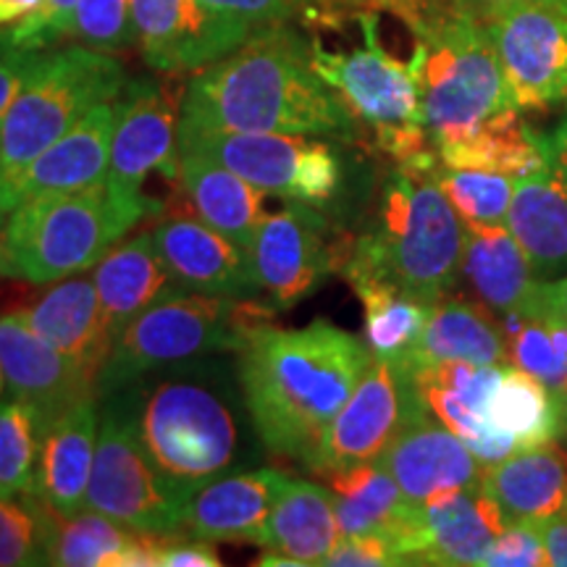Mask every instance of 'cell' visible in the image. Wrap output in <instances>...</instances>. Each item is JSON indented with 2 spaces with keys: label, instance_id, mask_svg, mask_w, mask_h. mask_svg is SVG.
Returning <instances> with one entry per match:
<instances>
[{
  "label": "cell",
  "instance_id": "1",
  "mask_svg": "<svg viewBox=\"0 0 567 567\" xmlns=\"http://www.w3.org/2000/svg\"><path fill=\"white\" fill-rule=\"evenodd\" d=\"M179 124L342 142L358 137V118L313 69L310 42L287 24L197 69L184 90Z\"/></svg>",
  "mask_w": 567,
  "mask_h": 567
},
{
  "label": "cell",
  "instance_id": "2",
  "mask_svg": "<svg viewBox=\"0 0 567 567\" xmlns=\"http://www.w3.org/2000/svg\"><path fill=\"white\" fill-rule=\"evenodd\" d=\"M371 360L363 339L326 318L302 329L268 323L255 331L239 350V384L260 444L308 465Z\"/></svg>",
  "mask_w": 567,
  "mask_h": 567
},
{
  "label": "cell",
  "instance_id": "3",
  "mask_svg": "<svg viewBox=\"0 0 567 567\" xmlns=\"http://www.w3.org/2000/svg\"><path fill=\"white\" fill-rule=\"evenodd\" d=\"M467 229L436 176L396 166L384 179L373 224L352 243L342 268L350 284H389L417 300L442 302L463 276Z\"/></svg>",
  "mask_w": 567,
  "mask_h": 567
},
{
  "label": "cell",
  "instance_id": "4",
  "mask_svg": "<svg viewBox=\"0 0 567 567\" xmlns=\"http://www.w3.org/2000/svg\"><path fill=\"white\" fill-rule=\"evenodd\" d=\"M113 396L161 478L187 499L243 457V425L229 396L210 381L187 373L142 379Z\"/></svg>",
  "mask_w": 567,
  "mask_h": 567
},
{
  "label": "cell",
  "instance_id": "5",
  "mask_svg": "<svg viewBox=\"0 0 567 567\" xmlns=\"http://www.w3.org/2000/svg\"><path fill=\"white\" fill-rule=\"evenodd\" d=\"M145 216L118 200L105 179L76 193L34 197L0 226V276L53 284L87 271Z\"/></svg>",
  "mask_w": 567,
  "mask_h": 567
},
{
  "label": "cell",
  "instance_id": "6",
  "mask_svg": "<svg viewBox=\"0 0 567 567\" xmlns=\"http://www.w3.org/2000/svg\"><path fill=\"white\" fill-rule=\"evenodd\" d=\"M271 302L234 300L176 289L140 313L113 339L97 375V396H113L147 375L193 363L213 352H239L271 323Z\"/></svg>",
  "mask_w": 567,
  "mask_h": 567
},
{
  "label": "cell",
  "instance_id": "7",
  "mask_svg": "<svg viewBox=\"0 0 567 567\" xmlns=\"http://www.w3.org/2000/svg\"><path fill=\"white\" fill-rule=\"evenodd\" d=\"M413 66L423 95V122L434 145L463 137L515 109L505 71L484 21L444 6L410 24Z\"/></svg>",
  "mask_w": 567,
  "mask_h": 567
},
{
  "label": "cell",
  "instance_id": "8",
  "mask_svg": "<svg viewBox=\"0 0 567 567\" xmlns=\"http://www.w3.org/2000/svg\"><path fill=\"white\" fill-rule=\"evenodd\" d=\"M126 82L111 53L87 45L42 51L0 122V184L17 179L95 105L116 101Z\"/></svg>",
  "mask_w": 567,
  "mask_h": 567
},
{
  "label": "cell",
  "instance_id": "9",
  "mask_svg": "<svg viewBox=\"0 0 567 567\" xmlns=\"http://www.w3.org/2000/svg\"><path fill=\"white\" fill-rule=\"evenodd\" d=\"M176 147L197 151L243 179L276 195L313 208H329L344 189V155L334 140L308 134L218 132L179 124Z\"/></svg>",
  "mask_w": 567,
  "mask_h": 567
},
{
  "label": "cell",
  "instance_id": "10",
  "mask_svg": "<svg viewBox=\"0 0 567 567\" xmlns=\"http://www.w3.org/2000/svg\"><path fill=\"white\" fill-rule=\"evenodd\" d=\"M101 417L95 465L87 486V509H95L132 530L184 536L187 496L176 494L142 450L134 425L116 396H109Z\"/></svg>",
  "mask_w": 567,
  "mask_h": 567
},
{
  "label": "cell",
  "instance_id": "11",
  "mask_svg": "<svg viewBox=\"0 0 567 567\" xmlns=\"http://www.w3.org/2000/svg\"><path fill=\"white\" fill-rule=\"evenodd\" d=\"M352 243H342L321 208L287 200L266 213L250 245L258 289L274 308L287 310L316 295L334 271H342Z\"/></svg>",
  "mask_w": 567,
  "mask_h": 567
},
{
  "label": "cell",
  "instance_id": "12",
  "mask_svg": "<svg viewBox=\"0 0 567 567\" xmlns=\"http://www.w3.org/2000/svg\"><path fill=\"white\" fill-rule=\"evenodd\" d=\"M184 95L158 80L126 82L116 97V126L111 140V161L105 184L118 200L158 213V203L142 195L151 174L168 182L179 179V118Z\"/></svg>",
  "mask_w": 567,
  "mask_h": 567
},
{
  "label": "cell",
  "instance_id": "13",
  "mask_svg": "<svg viewBox=\"0 0 567 567\" xmlns=\"http://www.w3.org/2000/svg\"><path fill=\"white\" fill-rule=\"evenodd\" d=\"M358 19L363 27V45L331 53L321 40H310L313 69L342 97L352 116L371 126L375 134L396 126L425 124L421 82L413 61H400L384 51L371 11L358 13Z\"/></svg>",
  "mask_w": 567,
  "mask_h": 567
},
{
  "label": "cell",
  "instance_id": "14",
  "mask_svg": "<svg viewBox=\"0 0 567 567\" xmlns=\"http://www.w3.org/2000/svg\"><path fill=\"white\" fill-rule=\"evenodd\" d=\"M421 402L413 375L405 368L396 360L373 358L350 400L326 425L305 467L326 476L352 465L375 463Z\"/></svg>",
  "mask_w": 567,
  "mask_h": 567
},
{
  "label": "cell",
  "instance_id": "15",
  "mask_svg": "<svg viewBox=\"0 0 567 567\" xmlns=\"http://www.w3.org/2000/svg\"><path fill=\"white\" fill-rule=\"evenodd\" d=\"M517 111L536 113L567 101V9L534 0L484 21Z\"/></svg>",
  "mask_w": 567,
  "mask_h": 567
},
{
  "label": "cell",
  "instance_id": "16",
  "mask_svg": "<svg viewBox=\"0 0 567 567\" xmlns=\"http://www.w3.org/2000/svg\"><path fill=\"white\" fill-rule=\"evenodd\" d=\"M0 373L11 396L38 410L45 429L76 402L97 400V381L45 342L24 310L0 316Z\"/></svg>",
  "mask_w": 567,
  "mask_h": 567
},
{
  "label": "cell",
  "instance_id": "17",
  "mask_svg": "<svg viewBox=\"0 0 567 567\" xmlns=\"http://www.w3.org/2000/svg\"><path fill=\"white\" fill-rule=\"evenodd\" d=\"M379 463L392 473L402 494L417 505L452 488L481 486L486 467L423 402L408 415Z\"/></svg>",
  "mask_w": 567,
  "mask_h": 567
},
{
  "label": "cell",
  "instance_id": "18",
  "mask_svg": "<svg viewBox=\"0 0 567 567\" xmlns=\"http://www.w3.org/2000/svg\"><path fill=\"white\" fill-rule=\"evenodd\" d=\"M151 231L176 287L234 300L260 295L247 250L205 224L200 216L174 213L158 218Z\"/></svg>",
  "mask_w": 567,
  "mask_h": 567
},
{
  "label": "cell",
  "instance_id": "19",
  "mask_svg": "<svg viewBox=\"0 0 567 567\" xmlns=\"http://www.w3.org/2000/svg\"><path fill=\"white\" fill-rule=\"evenodd\" d=\"M116 101L95 105L82 122L45 147L17 179L0 184V218L34 197L66 195L92 187L109 174Z\"/></svg>",
  "mask_w": 567,
  "mask_h": 567
},
{
  "label": "cell",
  "instance_id": "20",
  "mask_svg": "<svg viewBox=\"0 0 567 567\" xmlns=\"http://www.w3.org/2000/svg\"><path fill=\"white\" fill-rule=\"evenodd\" d=\"M289 476L276 467L218 476L187 502L184 534L200 542H245L268 547V526Z\"/></svg>",
  "mask_w": 567,
  "mask_h": 567
},
{
  "label": "cell",
  "instance_id": "21",
  "mask_svg": "<svg viewBox=\"0 0 567 567\" xmlns=\"http://www.w3.org/2000/svg\"><path fill=\"white\" fill-rule=\"evenodd\" d=\"M132 17L147 66L163 74L197 71L237 51L197 0H132Z\"/></svg>",
  "mask_w": 567,
  "mask_h": 567
},
{
  "label": "cell",
  "instance_id": "22",
  "mask_svg": "<svg viewBox=\"0 0 567 567\" xmlns=\"http://www.w3.org/2000/svg\"><path fill=\"white\" fill-rule=\"evenodd\" d=\"M463 279L492 313H544V281L507 226H465Z\"/></svg>",
  "mask_w": 567,
  "mask_h": 567
},
{
  "label": "cell",
  "instance_id": "23",
  "mask_svg": "<svg viewBox=\"0 0 567 567\" xmlns=\"http://www.w3.org/2000/svg\"><path fill=\"white\" fill-rule=\"evenodd\" d=\"M101 434L95 396L76 402L45 429L32 494L63 515L87 507V486Z\"/></svg>",
  "mask_w": 567,
  "mask_h": 567
},
{
  "label": "cell",
  "instance_id": "24",
  "mask_svg": "<svg viewBox=\"0 0 567 567\" xmlns=\"http://www.w3.org/2000/svg\"><path fill=\"white\" fill-rule=\"evenodd\" d=\"M24 313L45 342H51L71 363L97 381L111 354L113 334L92 276L74 274L61 279V284H55L51 292Z\"/></svg>",
  "mask_w": 567,
  "mask_h": 567
},
{
  "label": "cell",
  "instance_id": "25",
  "mask_svg": "<svg viewBox=\"0 0 567 567\" xmlns=\"http://www.w3.org/2000/svg\"><path fill=\"white\" fill-rule=\"evenodd\" d=\"M507 229L542 281L567 274V176L557 163L517 176Z\"/></svg>",
  "mask_w": 567,
  "mask_h": 567
},
{
  "label": "cell",
  "instance_id": "26",
  "mask_svg": "<svg viewBox=\"0 0 567 567\" xmlns=\"http://www.w3.org/2000/svg\"><path fill=\"white\" fill-rule=\"evenodd\" d=\"M481 488L507 523L544 526L567 507V452L555 442L515 452L484 467Z\"/></svg>",
  "mask_w": 567,
  "mask_h": 567
},
{
  "label": "cell",
  "instance_id": "27",
  "mask_svg": "<svg viewBox=\"0 0 567 567\" xmlns=\"http://www.w3.org/2000/svg\"><path fill=\"white\" fill-rule=\"evenodd\" d=\"M425 549L421 565H481L509 523L481 486L452 488L423 502Z\"/></svg>",
  "mask_w": 567,
  "mask_h": 567
},
{
  "label": "cell",
  "instance_id": "28",
  "mask_svg": "<svg viewBox=\"0 0 567 567\" xmlns=\"http://www.w3.org/2000/svg\"><path fill=\"white\" fill-rule=\"evenodd\" d=\"M442 360L509 365L502 326L494 321L486 305L467 302L465 297H444L431 308L417 342L402 358H396V363L405 371H415V368L442 363Z\"/></svg>",
  "mask_w": 567,
  "mask_h": 567
},
{
  "label": "cell",
  "instance_id": "29",
  "mask_svg": "<svg viewBox=\"0 0 567 567\" xmlns=\"http://www.w3.org/2000/svg\"><path fill=\"white\" fill-rule=\"evenodd\" d=\"M105 321L116 339L140 313L176 292L172 274L163 266L153 231H140L122 245H113L92 271Z\"/></svg>",
  "mask_w": 567,
  "mask_h": 567
},
{
  "label": "cell",
  "instance_id": "30",
  "mask_svg": "<svg viewBox=\"0 0 567 567\" xmlns=\"http://www.w3.org/2000/svg\"><path fill=\"white\" fill-rule=\"evenodd\" d=\"M179 179L197 216L216 231L226 234L250 255V245L264 221V189L234 174L231 168L197 151L179 147Z\"/></svg>",
  "mask_w": 567,
  "mask_h": 567
},
{
  "label": "cell",
  "instance_id": "31",
  "mask_svg": "<svg viewBox=\"0 0 567 567\" xmlns=\"http://www.w3.org/2000/svg\"><path fill=\"white\" fill-rule=\"evenodd\" d=\"M436 151L450 168H481V172L509 174L515 179L547 166L544 132L534 130L517 109L488 118L463 137L439 142Z\"/></svg>",
  "mask_w": 567,
  "mask_h": 567
},
{
  "label": "cell",
  "instance_id": "32",
  "mask_svg": "<svg viewBox=\"0 0 567 567\" xmlns=\"http://www.w3.org/2000/svg\"><path fill=\"white\" fill-rule=\"evenodd\" d=\"M342 538L329 486L289 478L268 526V547L305 565H323Z\"/></svg>",
  "mask_w": 567,
  "mask_h": 567
},
{
  "label": "cell",
  "instance_id": "33",
  "mask_svg": "<svg viewBox=\"0 0 567 567\" xmlns=\"http://www.w3.org/2000/svg\"><path fill=\"white\" fill-rule=\"evenodd\" d=\"M486 423L496 434L515 439L520 450L555 442L559 436L555 394L530 373L505 365L488 400Z\"/></svg>",
  "mask_w": 567,
  "mask_h": 567
},
{
  "label": "cell",
  "instance_id": "34",
  "mask_svg": "<svg viewBox=\"0 0 567 567\" xmlns=\"http://www.w3.org/2000/svg\"><path fill=\"white\" fill-rule=\"evenodd\" d=\"M45 517L48 565L55 567H111L137 534L95 509L63 515L45 505Z\"/></svg>",
  "mask_w": 567,
  "mask_h": 567
},
{
  "label": "cell",
  "instance_id": "35",
  "mask_svg": "<svg viewBox=\"0 0 567 567\" xmlns=\"http://www.w3.org/2000/svg\"><path fill=\"white\" fill-rule=\"evenodd\" d=\"M502 334L507 342L509 365L542 381L551 394L567 384V321L544 310L538 316L505 313Z\"/></svg>",
  "mask_w": 567,
  "mask_h": 567
},
{
  "label": "cell",
  "instance_id": "36",
  "mask_svg": "<svg viewBox=\"0 0 567 567\" xmlns=\"http://www.w3.org/2000/svg\"><path fill=\"white\" fill-rule=\"evenodd\" d=\"M354 295L363 302L365 344L373 358L396 360L417 342L431 305H425L389 284H352Z\"/></svg>",
  "mask_w": 567,
  "mask_h": 567
},
{
  "label": "cell",
  "instance_id": "37",
  "mask_svg": "<svg viewBox=\"0 0 567 567\" xmlns=\"http://www.w3.org/2000/svg\"><path fill=\"white\" fill-rule=\"evenodd\" d=\"M45 423L27 402H0V496L32 494Z\"/></svg>",
  "mask_w": 567,
  "mask_h": 567
},
{
  "label": "cell",
  "instance_id": "38",
  "mask_svg": "<svg viewBox=\"0 0 567 567\" xmlns=\"http://www.w3.org/2000/svg\"><path fill=\"white\" fill-rule=\"evenodd\" d=\"M436 182L465 226H507L515 176L442 166Z\"/></svg>",
  "mask_w": 567,
  "mask_h": 567
},
{
  "label": "cell",
  "instance_id": "39",
  "mask_svg": "<svg viewBox=\"0 0 567 567\" xmlns=\"http://www.w3.org/2000/svg\"><path fill=\"white\" fill-rule=\"evenodd\" d=\"M48 565L45 502L34 494L0 496V567Z\"/></svg>",
  "mask_w": 567,
  "mask_h": 567
},
{
  "label": "cell",
  "instance_id": "40",
  "mask_svg": "<svg viewBox=\"0 0 567 567\" xmlns=\"http://www.w3.org/2000/svg\"><path fill=\"white\" fill-rule=\"evenodd\" d=\"M69 38L103 53L124 51L137 42L132 0H80Z\"/></svg>",
  "mask_w": 567,
  "mask_h": 567
},
{
  "label": "cell",
  "instance_id": "41",
  "mask_svg": "<svg viewBox=\"0 0 567 567\" xmlns=\"http://www.w3.org/2000/svg\"><path fill=\"white\" fill-rule=\"evenodd\" d=\"M302 3L305 0H197L213 24L229 34L237 48L255 34L287 24Z\"/></svg>",
  "mask_w": 567,
  "mask_h": 567
},
{
  "label": "cell",
  "instance_id": "42",
  "mask_svg": "<svg viewBox=\"0 0 567 567\" xmlns=\"http://www.w3.org/2000/svg\"><path fill=\"white\" fill-rule=\"evenodd\" d=\"M80 0H42L24 19L13 21L0 32V45L19 51H51L61 40L69 38L71 19Z\"/></svg>",
  "mask_w": 567,
  "mask_h": 567
},
{
  "label": "cell",
  "instance_id": "43",
  "mask_svg": "<svg viewBox=\"0 0 567 567\" xmlns=\"http://www.w3.org/2000/svg\"><path fill=\"white\" fill-rule=\"evenodd\" d=\"M484 567H542L549 565L542 528L534 523H509L484 557Z\"/></svg>",
  "mask_w": 567,
  "mask_h": 567
},
{
  "label": "cell",
  "instance_id": "44",
  "mask_svg": "<svg viewBox=\"0 0 567 567\" xmlns=\"http://www.w3.org/2000/svg\"><path fill=\"white\" fill-rule=\"evenodd\" d=\"M329 567H389L405 565V559L396 555L394 544L386 536H342L337 547L323 559Z\"/></svg>",
  "mask_w": 567,
  "mask_h": 567
},
{
  "label": "cell",
  "instance_id": "45",
  "mask_svg": "<svg viewBox=\"0 0 567 567\" xmlns=\"http://www.w3.org/2000/svg\"><path fill=\"white\" fill-rule=\"evenodd\" d=\"M40 55L42 51H19V48L0 45V122H3L11 103L17 101L21 84L27 82Z\"/></svg>",
  "mask_w": 567,
  "mask_h": 567
},
{
  "label": "cell",
  "instance_id": "46",
  "mask_svg": "<svg viewBox=\"0 0 567 567\" xmlns=\"http://www.w3.org/2000/svg\"><path fill=\"white\" fill-rule=\"evenodd\" d=\"M326 9H350V11H394L400 13L408 24L429 17L444 6H450V0H318Z\"/></svg>",
  "mask_w": 567,
  "mask_h": 567
},
{
  "label": "cell",
  "instance_id": "47",
  "mask_svg": "<svg viewBox=\"0 0 567 567\" xmlns=\"http://www.w3.org/2000/svg\"><path fill=\"white\" fill-rule=\"evenodd\" d=\"M161 567H221V557L210 542L200 538H176L163 551Z\"/></svg>",
  "mask_w": 567,
  "mask_h": 567
},
{
  "label": "cell",
  "instance_id": "48",
  "mask_svg": "<svg viewBox=\"0 0 567 567\" xmlns=\"http://www.w3.org/2000/svg\"><path fill=\"white\" fill-rule=\"evenodd\" d=\"M542 528V538L544 547H547L549 555V565L557 567H567V507L563 513H557L555 517H549Z\"/></svg>",
  "mask_w": 567,
  "mask_h": 567
},
{
  "label": "cell",
  "instance_id": "49",
  "mask_svg": "<svg viewBox=\"0 0 567 567\" xmlns=\"http://www.w3.org/2000/svg\"><path fill=\"white\" fill-rule=\"evenodd\" d=\"M523 3H534V0H450V6H455L463 13H471L478 21H488Z\"/></svg>",
  "mask_w": 567,
  "mask_h": 567
},
{
  "label": "cell",
  "instance_id": "50",
  "mask_svg": "<svg viewBox=\"0 0 567 567\" xmlns=\"http://www.w3.org/2000/svg\"><path fill=\"white\" fill-rule=\"evenodd\" d=\"M544 310H551L567 321V274L555 281H544Z\"/></svg>",
  "mask_w": 567,
  "mask_h": 567
},
{
  "label": "cell",
  "instance_id": "51",
  "mask_svg": "<svg viewBox=\"0 0 567 567\" xmlns=\"http://www.w3.org/2000/svg\"><path fill=\"white\" fill-rule=\"evenodd\" d=\"M42 0H0V30L13 24V21L24 19L27 13H32Z\"/></svg>",
  "mask_w": 567,
  "mask_h": 567
},
{
  "label": "cell",
  "instance_id": "52",
  "mask_svg": "<svg viewBox=\"0 0 567 567\" xmlns=\"http://www.w3.org/2000/svg\"><path fill=\"white\" fill-rule=\"evenodd\" d=\"M555 402H557V415H559V434L567 436V384L563 392L555 394Z\"/></svg>",
  "mask_w": 567,
  "mask_h": 567
},
{
  "label": "cell",
  "instance_id": "53",
  "mask_svg": "<svg viewBox=\"0 0 567 567\" xmlns=\"http://www.w3.org/2000/svg\"><path fill=\"white\" fill-rule=\"evenodd\" d=\"M555 163H557L559 168H563L565 176H567V140L563 142V147H559V151H557V155H555Z\"/></svg>",
  "mask_w": 567,
  "mask_h": 567
},
{
  "label": "cell",
  "instance_id": "54",
  "mask_svg": "<svg viewBox=\"0 0 567 567\" xmlns=\"http://www.w3.org/2000/svg\"><path fill=\"white\" fill-rule=\"evenodd\" d=\"M3 389H6V379H3V373H0V394H3Z\"/></svg>",
  "mask_w": 567,
  "mask_h": 567
},
{
  "label": "cell",
  "instance_id": "55",
  "mask_svg": "<svg viewBox=\"0 0 567 567\" xmlns=\"http://www.w3.org/2000/svg\"><path fill=\"white\" fill-rule=\"evenodd\" d=\"M563 3H565V9H567V0H563Z\"/></svg>",
  "mask_w": 567,
  "mask_h": 567
},
{
  "label": "cell",
  "instance_id": "56",
  "mask_svg": "<svg viewBox=\"0 0 567 567\" xmlns=\"http://www.w3.org/2000/svg\"><path fill=\"white\" fill-rule=\"evenodd\" d=\"M0 226H3V218H0Z\"/></svg>",
  "mask_w": 567,
  "mask_h": 567
}]
</instances>
